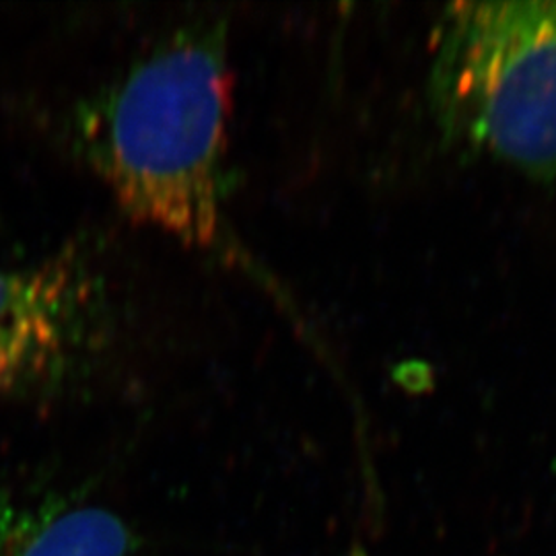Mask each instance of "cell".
Returning <instances> with one entry per match:
<instances>
[{
	"label": "cell",
	"mask_w": 556,
	"mask_h": 556,
	"mask_svg": "<svg viewBox=\"0 0 556 556\" xmlns=\"http://www.w3.org/2000/svg\"><path fill=\"white\" fill-rule=\"evenodd\" d=\"M233 71L229 23L186 21L75 108L73 142L119 208L200 250L227 225Z\"/></svg>",
	"instance_id": "cell-1"
},
{
	"label": "cell",
	"mask_w": 556,
	"mask_h": 556,
	"mask_svg": "<svg viewBox=\"0 0 556 556\" xmlns=\"http://www.w3.org/2000/svg\"><path fill=\"white\" fill-rule=\"evenodd\" d=\"M427 89L450 144L556 178V0L445 7Z\"/></svg>",
	"instance_id": "cell-2"
},
{
	"label": "cell",
	"mask_w": 556,
	"mask_h": 556,
	"mask_svg": "<svg viewBox=\"0 0 556 556\" xmlns=\"http://www.w3.org/2000/svg\"><path fill=\"white\" fill-rule=\"evenodd\" d=\"M116 338L114 291L87 241L0 266V402L77 390L105 369Z\"/></svg>",
	"instance_id": "cell-3"
},
{
	"label": "cell",
	"mask_w": 556,
	"mask_h": 556,
	"mask_svg": "<svg viewBox=\"0 0 556 556\" xmlns=\"http://www.w3.org/2000/svg\"><path fill=\"white\" fill-rule=\"evenodd\" d=\"M139 544L122 517L98 505L0 503V556H132Z\"/></svg>",
	"instance_id": "cell-4"
}]
</instances>
